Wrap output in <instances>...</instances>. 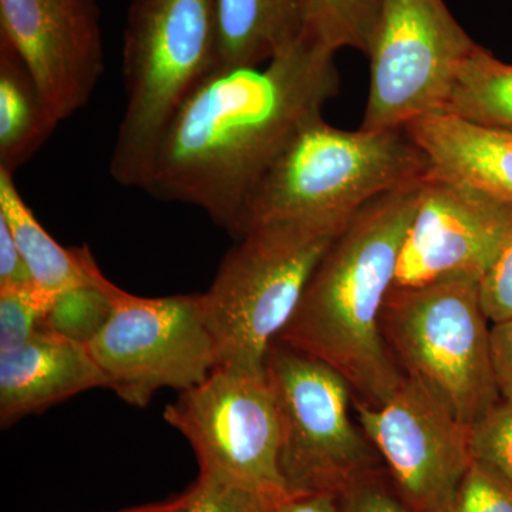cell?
<instances>
[{"instance_id": "cell-23", "label": "cell", "mask_w": 512, "mask_h": 512, "mask_svg": "<svg viewBox=\"0 0 512 512\" xmlns=\"http://www.w3.org/2000/svg\"><path fill=\"white\" fill-rule=\"evenodd\" d=\"M191 488L187 512H274L288 495L265 493L205 473H200Z\"/></svg>"}, {"instance_id": "cell-19", "label": "cell", "mask_w": 512, "mask_h": 512, "mask_svg": "<svg viewBox=\"0 0 512 512\" xmlns=\"http://www.w3.org/2000/svg\"><path fill=\"white\" fill-rule=\"evenodd\" d=\"M443 113L512 130V64L477 46L461 63Z\"/></svg>"}, {"instance_id": "cell-15", "label": "cell", "mask_w": 512, "mask_h": 512, "mask_svg": "<svg viewBox=\"0 0 512 512\" xmlns=\"http://www.w3.org/2000/svg\"><path fill=\"white\" fill-rule=\"evenodd\" d=\"M404 130L429 158L431 173L512 205V130L453 114H427Z\"/></svg>"}, {"instance_id": "cell-5", "label": "cell", "mask_w": 512, "mask_h": 512, "mask_svg": "<svg viewBox=\"0 0 512 512\" xmlns=\"http://www.w3.org/2000/svg\"><path fill=\"white\" fill-rule=\"evenodd\" d=\"M348 224L268 222L238 239L210 289L201 293L220 366L264 372L266 353L291 322L320 259Z\"/></svg>"}, {"instance_id": "cell-11", "label": "cell", "mask_w": 512, "mask_h": 512, "mask_svg": "<svg viewBox=\"0 0 512 512\" xmlns=\"http://www.w3.org/2000/svg\"><path fill=\"white\" fill-rule=\"evenodd\" d=\"M353 412L410 512H436L473 463L470 426L416 380L382 404L353 399Z\"/></svg>"}, {"instance_id": "cell-2", "label": "cell", "mask_w": 512, "mask_h": 512, "mask_svg": "<svg viewBox=\"0 0 512 512\" xmlns=\"http://www.w3.org/2000/svg\"><path fill=\"white\" fill-rule=\"evenodd\" d=\"M421 183L380 195L353 215L278 338L333 367L367 406H382L406 377L383 338L382 313Z\"/></svg>"}, {"instance_id": "cell-12", "label": "cell", "mask_w": 512, "mask_h": 512, "mask_svg": "<svg viewBox=\"0 0 512 512\" xmlns=\"http://www.w3.org/2000/svg\"><path fill=\"white\" fill-rule=\"evenodd\" d=\"M511 224L512 205L430 171L420 185L393 288L480 282Z\"/></svg>"}, {"instance_id": "cell-22", "label": "cell", "mask_w": 512, "mask_h": 512, "mask_svg": "<svg viewBox=\"0 0 512 512\" xmlns=\"http://www.w3.org/2000/svg\"><path fill=\"white\" fill-rule=\"evenodd\" d=\"M56 298L35 282L0 288V353L28 343L42 329Z\"/></svg>"}, {"instance_id": "cell-24", "label": "cell", "mask_w": 512, "mask_h": 512, "mask_svg": "<svg viewBox=\"0 0 512 512\" xmlns=\"http://www.w3.org/2000/svg\"><path fill=\"white\" fill-rule=\"evenodd\" d=\"M436 512H512V484L473 460L453 495Z\"/></svg>"}, {"instance_id": "cell-1", "label": "cell", "mask_w": 512, "mask_h": 512, "mask_svg": "<svg viewBox=\"0 0 512 512\" xmlns=\"http://www.w3.org/2000/svg\"><path fill=\"white\" fill-rule=\"evenodd\" d=\"M335 55L302 33L265 69L212 73L175 114L141 190L200 208L238 239L266 173L338 96Z\"/></svg>"}, {"instance_id": "cell-6", "label": "cell", "mask_w": 512, "mask_h": 512, "mask_svg": "<svg viewBox=\"0 0 512 512\" xmlns=\"http://www.w3.org/2000/svg\"><path fill=\"white\" fill-rule=\"evenodd\" d=\"M488 323L474 281L393 288L382 313L383 338L404 376L467 426L501 402Z\"/></svg>"}, {"instance_id": "cell-10", "label": "cell", "mask_w": 512, "mask_h": 512, "mask_svg": "<svg viewBox=\"0 0 512 512\" xmlns=\"http://www.w3.org/2000/svg\"><path fill=\"white\" fill-rule=\"evenodd\" d=\"M164 419L190 441L200 473L272 494H289L279 471L281 421L264 372L218 366L178 394Z\"/></svg>"}, {"instance_id": "cell-27", "label": "cell", "mask_w": 512, "mask_h": 512, "mask_svg": "<svg viewBox=\"0 0 512 512\" xmlns=\"http://www.w3.org/2000/svg\"><path fill=\"white\" fill-rule=\"evenodd\" d=\"M340 512H410L386 468L357 481L339 495Z\"/></svg>"}, {"instance_id": "cell-18", "label": "cell", "mask_w": 512, "mask_h": 512, "mask_svg": "<svg viewBox=\"0 0 512 512\" xmlns=\"http://www.w3.org/2000/svg\"><path fill=\"white\" fill-rule=\"evenodd\" d=\"M59 123L28 67L8 40L0 37V171L15 175Z\"/></svg>"}, {"instance_id": "cell-21", "label": "cell", "mask_w": 512, "mask_h": 512, "mask_svg": "<svg viewBox=\"0 0 512 512\" xmlns=\"http://www.w3.org/2000/svg\"><path fill=\"white\" fill-rule=\"evenodd\" d=\"M109 282L97 266L93 284L60 293L43 322L42 329L89 346L107 325L113 313Z\"/></svg>"}, {"instance_id": "cell-31", "label": "cell", "mask_w": 512, "mask_h": 512, "mask_svg": "<svg viewBox=\"0 0 512 512\" xmlns=\"http://www.w3.org/2000/svg\"><path fill=\"white\" fill-rule=\"evenodd\" d=\"M192 498V488H188L183 494L175 495L170 500L161 503L138 505V507L126 508L116 512H187Z\"/></svg>"}, {"instance_id": "cell-17", "label": "cell", "mask_w": 512, "mask_h": 512, "mask_svg": "<svg viewBox=\"0 0 512 512\" xmlns=\"http://www.w3.org/2000/svg\"><path fill=\"white\" fill-rule=\"evenodd\" d=\"M0 218L6 221L33 282L59 296L93 284L97 262L87 247L63 248L23 201L13 175L0 171Z\"/></svg>"}, {"instance_id": "cell-16", "label": "cell", "mask_w": 512, "mask_h": 512, "mask_svg": "<svg viewBox=\"0 0 512 512\" xmlns=\"http://www.w3.org/2000/svg\"><path fill=\"white\" fill-rule=\"evenodd\" d=\"M218 64L251 69L271 62L302 37L305 0H217Z\"/></svg>"}, {"instance_id": "cell-8", "label": "cell", "mask_w": 512, "mask_h": 512, "mask_svg": "<svg viewBox=\"0 0 512 512\" xmlns=\"http://www.w3.org/2000/svg\"><path fill=\"white\" fill-rule=\"evenodd\" d=\"M109 293L113 313L89 349L124 402L143 409L160 390L192 389L220 366L201 293L141 298L111 281Z\"/></svg>"}, {"instance_id": "cell-3", "label": "cell", "mask_w": 512, "mask_h": 512, "mask_svg": "<svg viewBox=\"0 0 512 512\" xmlns=\"http://www.w3.org/2000/svg\"><path fill=\"white\" fill-rule=\"evenodd\" d=\"M429 158L404 128L356 131L313 120L303 127L258 185L239 238L279 221L349 222L380 195L420 184Z\"/></svg>"}, {"instance_id": "cell-4", "label": "cell", "mask_w": 512, "mask_h": 512, "mask_svg": "<svg viewBox=\"0 0 512 512\" xmlns=\"http://www.w3.org/2000/svg\"><path fill=\"white\" fill-rule=\"evenodd\" d=\"M218 64L217 0H131L123 35L126 109L110 174L143 187L175 114Z\"/></svg>"}, {"instance_id": "cell-14", "label": "cell", "mask_w": 512, "mask_h": 512, "mask_svg": "<svg viewBox=\"0 0 512 512\" xmlns=\"http://www.w3.org/2000/svg\"><path fill=\"white\" fill-rule=\"evenodd\" d=\"M99 387L107 389V379L89 346L40 329L22 348L0 353V423Z\"/></svg>"}, {"instance_id": "cell-28", "label": "cell", "mask_w": 512, "mask_h": 512, "mask_svg": "<svg viewBox=\"0 0 512 512\" xmlns=\"http://www.w3.org/2000/svg\"><path fill=\"white\" fill-rule=\"evenodd\" d=\"M490 349L498 393L512 403V318L491 325Z\"/></svg>"}, {"instance_id": "cell-29", "label": "cell", "mask_w": 512, "mask_h": 512, "mask_svg": "<svg viewBox=\"0 0 512 512\" xmlns=\"http://www.w3.org/2000/svg\"><path fill=\"white\" fill-rule=\"evenodd\" d=\"M33 282L9 225L0 218V288Z\"/></svg>"}, {"instance_id": "cell-20", "label": "cell", "mask_w": 512, "mask_h": 512, "mask_svg": "<svg viewBox=\"0 0 512 512\" xmlns=\"http://www.w3.org/2000/svg\"><path fill=\"white\" fill-rule=\"evenodd\" d=\"M386 0H305L303 33L336 53L355 49L367 56Z\"/></svg>"}, {"instance_id": "cell-30", "label": "cell", "mask_w": 512, "mask_h": 512, "mask_svg": "<svg viewBox=\"0 0 512 512\" xmlns=\"http://www.w3.org/2000/svg\"><path fill=\"white\" fill-rule=\"evenodd\" d=\"M274 512H340L339 495L329 493L288 494Z\"/></svg>"}, {"instance_id": "cell-13", "label": "cell", "mask_w": 512, "mask_h": 512, "mask_svg": "<svg viewBox=\"0 0 512 512\" xmlns=\"http://www.w3.org/2000/svg\"><path fill=\"white\" fill-rule=\"evenodd\" d=\"M0 37L28 67L57 120L92 99L104 73L97 0H0Z\"/></svg>"}, {"instance_id": "cell-25", "label": "cell", "mask_w": 512, "mask_h": 512, "mask_svg": "<svg viewBox=\"0 0 512 512\" xmlns=\"http://www.w3.org/2000/svg\"><path fill=\"white\" fill-rule=\"evenodd\" d=\"M471 454L512 484V403L501 400L470 426Z\"/></svg>"}, {"instance_id": "cell-9", "label": "cell", "mask_w": 512, "mask_h": 512, "mask_svg": "<svg viewBox=\"0 0 512 512\" xmlns=\"http://www.w3.org/2000/svg\"><path fill=\"white\" fill-rule=\"evenodd\" d=\"M444 0H386L367 53L363 130L404 128L443 110L461 63L477 47Z\"/></svg>"}, {"instance_id": "cell-26", "label": "cell", "mask_w": 512, "mask_h": 512, "mask_svg": "<svg viewBox=\"0 0 512 512\" xmlns=\"http://www.w3.org/2000/svg\"><path fill=\"white\" fill-rule=\"evenodd\" d=\"M478 291L491 325L512 318V224L493 264L478 282Z\"/></svg>"}, {"instance_id": "cell-7", "label": "cell", "mask_w": 512, "mask_h": 512, "mask_svg": "<svg viewBox=\"0 0 512 512\" xmlns=\"http://www.w3.org/2000/svg\"><path fill=\"white\" fill-rule=\"evenodd\" d=\"M264 369L281 421L279 471L289 494L340 495L384 470L353 420L355 397L345 377L279 339L266 353Z\"/></svg>"}]
</instances>
